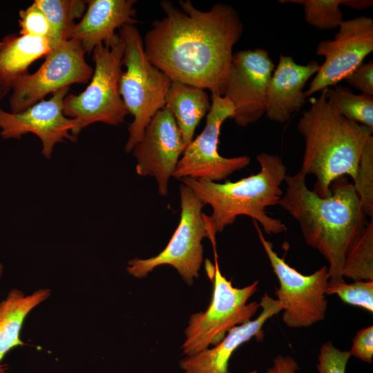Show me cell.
<instances>
[{
    "instance_id": "3957f363",
    "label": "cell",
    "mask_w": 373,
    "mask_h": 373,
    "mask_svg": "<svg viewBox=\"0 0 373 373\" xmlns=\"http://www.w3.org/2000/svg\"><path fill=\"white\" fill-rule=\"evenodd\" d=\"M302 113L297 129L305 140L300 171L316 178L313 191L321 197L331 193L332 183L349 175L354 181L364 146L373 129L340 115L323 90L312 98Z\"/></svg>"
},
{
    "instance_id": "9c48e42d",
    "label": "cell",
    "mask_w": 373,
    "mask_h": 373,
    "mask_svg": "<svg viewBox=\"0 0 373 373\" xmlns=\"http://www.w3.org/2000/svg\"><path fill=\"white\" fill-rule=\"evenodd\" d=\"M259 240L279 281L275 294L283 307V321L289 327H307L324 320L327 307L325 297L329 282L325 265L309 275H304L287 263L273 249L257 222L254 220Z\"/></svg>"
},
{
    "instance_id": "5bb4252c",
    "label": "cell",
    "mask_w": 373,
    "mask_h": 373,
    "mask_svg": "<svg viewBox=\"0 0 373 373\" xmlns=\"http://www.w3.org/2000/svg\"><path fill=\"white\" fill-rule=\"evenodd\" d=\"M171 110L165 106L151 119L132 151L136 173L155 178L160 195L166 196L170 178L186 149Z\"/></svg>"
},
{
    "instance_id": "2e32d148",
    "label": "cell",
    "mask_w": 373,
    "mask_h": 373,
    "mask_svg": "<svg viewBox=\"0 0 373 373\" xmlns=\"http://www.w3.org/2000/svg\"><path fill=\"white\" fill-rule=\"evenodd\" d=\"M259 303L262 310L255 319L231 328L214 347L207 348L184 358L180 361V367L184 373H229V361L235 350L254 337L256 341H262L264 324L283 310L278 300L267 293ZM250 373H256V371Z\"/></svg>"
},
{
    "instance_id": "9a60e30c",
    "label": "cell",
    "mask_w": 373,
    "mask_h": 373,
    "mask_svg": "<svg viewBox=\"0 0 373 373\" xmlns=\"http://www.w3.org/2000/svg\"><path fill=\"white\" fill-rule=\"evenodd\" d=\"M69 87L52 93L48 100L42 99L17 113H8L0 108L1 135L3 138H20L32 133L41 141V153L50 158L55 145L70 140L76 141L77 122L64 113V99Z\"/></svg>"
},
{
    "instance_id": "f546056e",
    "label": "cell",
    "mask_w": 373,
    "mask_h": 373,
    "mask_svg": "<svg viewBox=\"0 0 373 373\" xmlns=\"http://www.w3.org/2000/svg\"><path fill=\"white\" fill-rule=\"evenodd\" d=\"M351 355L371 363L373 356V326L358 330L353 338L352 346L350 350Z\"/></svg>"
},
{
    "instance_id": "484cf974",
    "label": "cell",
    "mask_w": 373,
    "mask_h": 373,
    "mask_svg": "<svg viewBox=\"0 0 373 373\" xmlns=\"http://www.w3.org/2000/svg\"><path fill=\"white\" fill-rule=\"evenodd\" d=\"M355 191L367 217L373 218V136L362 151L357 173L353 181Z\"/></svg>"
},
{
    "instance_id": "d6a6232c",
    "label": "cell",
    "mask_w": 373,
    "mask_h": 373,
    "mask_svg": "<svg viewBox=\"0 0 373 373\" xmlns=\"http://www.w3.org/2000/svg\"><path fill=\"white\" fill-rule=\"evenodd\" d=\"M342 5L355 10H365L372 6V0H343Z\"/></svg>"
},
{
    "instance_id": "836d02e7",
    "label": "cell",
    "mask_w": 373,
    "mask_h": 373,
    "mask_svg": "<svg viewBox=\"0 0 373 373\" xmlns=\"http://www.w3.org/2000/svg\"><path fill=\"white\" fill-rule=\"evenodd\" d=\"M3 265L0 263V277L1 276L2 273H3Z\"/></svg>"
},
{
    "instance_id": "603a6c76",
    "label": "cell",
    "mask_w": 373,
    "mask_h": 373,
    "mask_svg": "<svg viewBox=\"0 0 373 373\" xmlns=\"http://www.w3.org/2000/svg\"><path fill=\"white\" fill-rule=\"evenodd\" d=\"M323 92L327 101L340 115L373 129V96L363 93L356 95L342 86L326 88Z\"/></svg>"
},
{
    "instance_id": "ba28073f",
    "label": "cell",
    "mask_w": 373,
    "mask_h": 373,
    "mask_svg": "<svg viewBox=\"0 0 373 373\" xmlns=\"http://www.w3.org/2000/svg\"><path fill=\"white\" fill-rule=\"evenodd\" d=\"M180 218L169 243L155 256L129 260L126 269L132 276L144 278L161 265L172 266L189 285L199 276L203 262L202 240L209 236L202 211L204 204L182 182L180 185Z\"/></svg>"
},
{
    "instance_id": "30bf717a",
    "label": "cell",
    "mask_w": 373,
    "mask_h": 373,
    "mask_svg": "<svg viewBox=\"0 0 373 373\" xmlns=\"http://www.w3.org/2000/svg\"><path fill=\"white\" fill-rule=\"evenodd\" d=\"M85 53L81 42L75 39L51 49L35 73H28L15 82L10 98L12 113L25 111L49 93L90 80L93 69L86 61Z\"/></svg>"
},
{
    "instance_id": "6da1fadb",
    "label": "cell",
    "mask_w": 373,
    "mask_h": 373,
    "mask_svg": "<svg viewBox=\"0 0 373 373\" xmlns=\"http://www.w3.org/2000/svg\"><path fill=\"white\" fill-rule=\"evenodd\" d=\"M178 3L160 1L165 16L155 20L144 35L146 57L172 81L223 96L233 48L243 33L240 15L222 3L207 11L189 0Z\"/></svg>"
},
{
    "instance_id": "44dd1931",
    "label": "cell",
    "mask_w": 373,
    "mask_h": 373,
    "mask_svg": "<svg viewBox=\"0 0 373 373\" xmlns=\"http://www.w3.org/2000/svg\"><path fill=\"white\" fill-rule=\"evenodd\" d=\"M50 294L47 289H40L28 296L18 289H12L0 303V373L7 370V366L1 364L5 355L15 347L24 345L19 335L26 317Z\"/></svg>"
},
{
    "instance_id": "7c38bea8",
    "label": "cell",
    "mask_w": 373,
    "mask_h": 373,
    "mask_svg": "<svg viewBox=\"0 0 373 373\" xmlns=\"http://www.w3.org/2000/svg\"><path fill=\"white\" fill-rule=\"evenodd\" d=\"M274 64L262 48L233 52L223 96L234 107L232 119L245 127L258 121L266 111L269 84Z\"/></svg>"
},
{
    "instance_id": "4316f807",
    "label": "cell",
    "mask_w": 373,
    "mask_h": 373,
    "mask_svg": "<svg viewBox=\"0 0 373 373\" xmlns=\"http://www.w3.org/2000/svg\"><path fill=\"white\" fill-rule=\"evenodd\" d=\"M326 295L336 294L346 304L373 312V281H354L347 284L328 282Z\"/></svg>"
},
{
    "instance_id": "7402d4cb",
    "label": "cell",
    "mask_w": 373,
    "mask_h": 373,
    "mask_svg": "<svg viewBox=\"0 0 373 373\" xmlns=\"http://www.w3.org/2000/svg\"><path fill=\"white\" fill-rule=\"evenodd\" d=\"M50 25L48 40L51 49L70 39L75 26V19L85 12L86 1L79 0H35Z\"/></svg>"
},
{
    "instance_id": "7a4b0ae2",
    "label": "cell",
    "mask_w": 373,
    "mask_h": 373,
    "mask_svg": "<svg viewBox=\"0 0 373 373\" xmlns=\"http://www.w3.org/2000/svg\"><path fill=\"white\" fill-rule=\"evenodd\" d=\"M285 182L278 205L298 222L305 242L328 262L329 282H344L346 254L367 223L353 183L341 177L331 185L330 195L321 197L309 189L300 171L287 175Z\"/></svg>"
},
{
    "instance_id": "4fadbf2b",
    "label": "cell",
    "mask_w": 373,
    "mask_h": 373,
    "mask_svg": "<svg viewBox=\"0 0 373 373\" xmlns=\"http://www.w3.org/2000/svg\"><path fill=\"white\" fill-rule=\"evenodd\" d=\"M372 51L373 19L361 16L343 20L334 39L323 40L316 46V55L324 57L325 61L305 91V97L335 86Z\"/></svg>"
},
{
    "instance_id": "83f0119b",
    "label": "cell",
    "mask_w": 373,
    "mask_h": 373,
    "mask_svg": "<svg viewBox=\"0 0 373 373\" xmlns=\"http://www.w3.org/2000/svg\"><path fill=\"white\" fill-rule=\"evenodd\" d=\"M19 26L21 35L48 39L50 35L48 21L35 2L26 9L20 10Z\"/></svg>"
},
{
    "instance_id": "cb8c5ba5",
    "label": "cell",
    "mask_w": 373,
    "mask_h": 373,
    "mask_svg": "<svg viewBox=\"0 0 373 373\" xmlns=\"http://www.w3.org/2000/svg\"><path fill=\"white\" fill-rule=\"evenodd\" d=\"M342 276L354 281H373V218L349 249Z\"/></svg>"
},
{
    "instance_id": "4dcf8cb0",
    "label": "cell",
    "mask_w": 373,
    "mask_h": 373,
    "mask_svg": "<svg viewBox=\"0 0 373 373\" xmlns=\"http://www.w3.org/2000/svg\"><path fill=\"white\" fill-rule=\"evenodd\" d=\"M361 93L373 96V61L362 63L344 79Z\"/></svg>"
},
{
    "instance_id": "8992f818",
    "label": "cell",
    "mask_w": 373,
    "mask_h": 373,
    "mask_svg": "<svg viewBox=\"0 0 373 373\" xmlns=\"http://www.w3.org/2000/svg\"><path fill=\"white\" fill-rule=\"evenodd\" d=\"M124 44L118 33L93 50L95 68L90 84L79 95L64 99V115L77 124V135L88 125H119L128 114L119 93Z\"/></svg>"
},
{
    "instance_id": "d4e9b609",
    "label": "cell",
    "mask_w": 373,
    "mask_h": 373,
    "mask_svg": "<svg viewBox=\"0 0 373 373\" xmlns=\"http://www.w3.org/2000/svg\"><path fill=\"white\" fill-rule=\"evenodd\" d=\"M281 3H298L303 6L307 23L320 30H329L338 28L343 21L340 8L343 0H280Z\"/></svg>"
},
{
    "instance_id": "d6986e66",
    "label": "cell",
    "mask_w": 373,
    "mask_h": 373,
    "mask_svg": "<svg viewBox=\"0 0 373 373\" xmlns=\"http://www.w3.org/2000/svg\"><path fill=\"white\" fill-rule=\"evenodd\" d=\"M51 50L46 37L12 34L0 41V98L11 90L32 62Z\"/></svg>"
},
{
    "instance_id": "52a82bcc",
    "label": "cell",
    "mask_w": 373,
    "mask_h": 373,
    "mask_svg": "<svg viewBox=\"0 0 373 373\" xmlns=\"http://www.w3.org/2000/svg\"><path fill=\"white\" fill-rule=\"evenodd\" d=\"M215 265L205 260V269L213 284L211 301L204 312L191 316L185 329V340L182 345L183 354L191 356L210 345H216L233 327L251 320L260 307V303L249 298L256 292L258 280L242 288L235 287L224 276L218 266L216 247Z\"/></svg>"
},
{
    "instance_id": "e0dca14e",
    "label": "cell",
    "mask_w": 373,
    "mask_h": 373,
    "mask_svg": "<svg viewBox=\"0 0 373 373\" xmlns=\"http://www.w3.org/2000/svg\"><path fill=\"white\" fill-rule=\"evenodd\" d=\"M320 66L315 60L302 65L290 56L280 55L267 94L265 115L270 121L285 123L304 106L307 97L303 88Z\"/></svg>"
},
{
    "instance_id": "277c9868",
    "label": "cell",
    "mask_w": 373,
    "mask_h": 373,
    "mask_svg": "<svg viewBox=\"0 0 373 373\" xmlns=\"http://www.w3.org/2000/svg\"><path fill=\"white\" fill-rule=\"evenodd\" d=\"M260 171L236 182L224 183L190 177L181 182L188 186L212 213H203L207 225L216 233L232 224L239 216H247L260 223L267 234H277L287 227L279 219L267 214L268 207L278 205L283 195L280 186L287 168L277 155L262 152L256 156Z\"/></svg>"
},
{
    "instance_id": "1f68e13d",
    "label": "cell",
    "mask_w": 373,
    "mask_h": 373,
    "mask_svg": "<svg viewBox=\"0 0 373 373\" xmlns=\"http://www.w3.org/2000/svg\"><path fill=\"white\" fill-rule=\"evenodd\" d=\"M299 369L295 359L289 356H276L273 365L269 367L266 373H296Z\"/></svg>"
},
{
    "instance_id": "ac0fdd59",
    "label": "cell",
    "mask_w": 373,
    "mask_h": 373,
    "mask_svg": "<svg viewBox=\"0 0 373 373\" xmlns=\"http://www.w3.org/2000/svg\"><path fill=\"white\" fill-rule=\"evenodd\" d=\"M135 0H90L70 39L79 40L85 52L90 53L98 45L111 40L126 25L138 23Z\"/></svg>"
},
{
    "instance_id": "8fae6325",
    "label": "cell",
    "mask_w": 373,
    "mask_h": 373,
    "mask_svg": "<svg viewBox=\"0 0 373 373\" xmlns=\"http://www.w3.org/2000/svg\"><path fill=\"white\" fill-rule=\"evenodd\" d=\"M211 101L205 126L184 151L172 175L175 178L190 177L218 182L250 164L251 159L247 155L224 157L220 155L218 146L221 126L227 119H232L234 107L224 96L211 95Z\"/></svg>"
},
{
    "instance_id": "f1b7e54d",
    "label": "cell",
    "mask_w": 373,
    "mask_h": 373,
    "mask_svg": "<svg viewBox=\"0 0 373 373\" xmlns=\"http://www.w3.org/2000/svg\"><path fill=\"white\" fill-rule=\"evenodd\" d=\"M350 351L336 348L332 341L323 344L320 348L316 367L318 373H345L351 356Z\"/></svg>"
},
{
    "instance_id": "ffe728a7",
    "label": "cell",
    "mask_w": 373,
    "mask_h": 373,
    "mask_svg": "<svg viewBox=\"0 0 373 373\" xmlns=\"http://www.w3.org/2000/svg\"><path fill=\"white\" fill-rule=\"evenodd\" d=\"M165 101L187 146L193 140L196 127L210 111L211 97L202 88L172 81Z\"/></svg>"
},
{
    "instance_id": "5b68a950",
    "label": "cell",
    "mask_w": 373,
    "mask_h": 373,
    "mask_svg": "<svg viewBox=\"0 0 373 373\" xmlns=\"http://www.w3.org/2000/svg\"><path fill=\"white\" fill-rule=\"evenodd\" d=\"M124 44L119 93L128 113L133 117L128 126L125 151L130 153L141 140L153 117L166 105L172 80L146 57L142 37L135 25H126L118 32Z\"/></svg>"
}]
</instances>
